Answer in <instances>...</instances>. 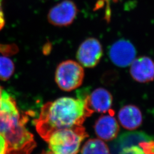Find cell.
I'll return each instance as SVG.
<instances>
[{"instance_id": "obj_1", "label": "cell", "mask_w": 154, "mask_h": 154, "mask_svg": "<svg viewBox=\"0 0 154 154\" xmlns=\"http://www.w3.org/2000/svg\"><path fill=\"white\" fill-rule=\"evenodd\" d=\"M88 95L78 99L65 97L45 103L38 118L34 121L41 137L48 142L56 131L82 126L94 112L88 105Z\"/></svg>"}, {"instance_id": "obj_2", "label": "cell", "mask_w": 154, "mask_h": 154, "mask_svg": "<svg viewBox=\"0 0 154 154\" xmlns=\"http://www.w3.org/2000/svg\"><path fill=\"white\" fill-rule=\"evenodd\" d=\"M29 116L21 114L16 100L3 90L0 97V134L6 143V154H31L37 144L26 127Z\"/></svg>"}, {"instance_id": "obj_3", "label": "cell", "mask_w": 154, "mask_h": 154, "mask_svg": "<svg viewBox=\"0 0 154 154\" xmlns=\"http://www.w3.org/2000/svg\"><path fill=\"white\" fill-rule=\"evenodd\" d=\"M88 137L82 126H77L56 131L47 142L54 154H77L83 140Z\"/></svg>"}, {"instance_id": "obj_4", "label": "cell", "mask_w": 154, "mask_h": 154, "mask_svg": "<svg viewBox=\"0 0 154 154\" xmlns=\"http://www.w3.org/2000/svg\"><path fill=\"white\" fill-rule=\"evenodd\" d=\"M84 76L85 72L81 64L72 60H67L57 66L55 82L61 90L70 91L82 85Z\"/></svg>"}, {"instance_id": "obj_5", "label": "cell", "mask_w": 154, "mask_h": 154, "mask_svg": "<svg viewBox=\"0 0 154 154\" xmlns=\"http://www.w3.org/2000/svg\"><path fill=\"white\" fill-rule=\"evenodd\" d=\"M77 13L78 9L75 3L70 0H65L50 10L48 20L56 26H67L74 21Z\"/></svg>"}, {"instance_id": "obj_6", "label": "cell", "mask_w": 154, "mask_h": 154, "mask_svg": "<svg viewBox=\"0 0 154 154\" xmlns=\"http://www.w3.org/2000/svg\"><path fill=\"white\" fill-rule=\"evenodd\" d=\"M103 55V49L98 39L90 38L84 41L77 51V58L79 63L86 67L97 66Z\"/></svg>"}, {"instance_id": "obj_7", "label": "cell", "mask_w": 154, "mask_h": 154, "mask_svg": "<svg viewBox=\"0 0 154 154\" xmlns=\"http://www.w3.org/2000/svg\"><path fill=\"white\" fill-rule=\"evenodd\" d=\"M137 51L131 42L121 39L111 45L109 57L111 62L116 66L126 67L131 65L136 57Z\"/></svg>"}, {"instance_id": "obj_8", "label": "cell", "mask_w": 154, "mask_h": 154, "mask_svg": "<svg viewBox=\"0 0 154 154\" xmlns=\"http://www.w3.org/2000/svg\"><path fill=\"white\" fill-rule=\"evenodd\" d=\"M130 73L134 80L147 83L154 80V61L149 57H139L130 65Z\"/></svg>"}, {"instance_id": "obj_9", "label": "cell", "mask_w": 154, "mask_h": 154, "mask_svg": "<svg viewBox=\"0 0 154 154\" xmlns=\"http://www.w3.org/2000/svg\"><path fill=\"white\" fill-rule=\"evenodd\" d=\"M94 130L97 135L100 139L106 141H110L118 135L119 131V126L114 116V112L111 110L109 114L101 116L94 125Z\"/></svg>"}, {"instance_id": "obj_10", "label": "cell", "mask_w": 154, "mask_h": 154, "mask_svg": "<svg viewBox=\"0 0 154 154\" xmlns=\"http://www.w3.org/2000/svg\"><path fill=\"white\" fill-rule=\"evenodd\" d=\"M118 119L122 126L128 130H135L143 122L141 110L137 106L127 105L122 107L118 112Z\"/></svg>"}, {"instance_id": "obj_11", "label": "cell", "mask_w": 154, "mask_h": 154, "mask_svg": "<svg viewBox=\"0 0 154 154\" xmlns=\"http://www.w3.org/2000/svg\"><path fill=\"white\" fill-rule=\"evenodd\" d=\"M88 103L94 112L105 113L109 111L112 105V96L104 88H98L88 95Z\"/></svg>"}, {"instance_id": "obj_12", "label": "cell", "mask_w": 154, "mask_h": 154, "mask_svg": "<svg viewBox=\"0 0 154 154\" xmlns=\"http://www.w3.org/2000/svg\"><path fill=\"white\" fill-rule=\"evenodd\" d=\"M81 154H110L107 145L101 139H90L82 147Z\"/></svg>"}, {"instance_id": "obj_13", "label": "cell", "mask_w": 154, "mask_h": 154, "mask_svg": "<svg viewBox=\"0 0 154 154\" xmlns=\"http://www.w3.org/2000/svg\"><path fill=\"white\" fill-rule=\"evenodd\" d=\"M15 69L14 64L10 58L0 56V80L6 81L13 75Z\"/></svg>"}, {"instance_id": "obj_14", "label": "cell", "mask_w": 154, "mask_h": 154, "mask_svg": "<svg viewBox=\"0 0 154 154\" xmlns=\"http://www.w3.org/2000/svg\"><path fill=\"white\" fill-rule=\"evenodd\" d=\"M139 146L142 149L144 154H154V142H142L139 143Z\"/></svg>"}, {"instance_id": "obj_15", "label": "cell", "mask_w": 154, "mask_h": 154, "mask_svg": "<svg viewBox=\"0 0 154 154\" xmlns=\"http://www.w3.org/2000/svg\"><path fill=\"white\" fill-rule=\"evenodd\" d=\"M6 148L7 146L5 140L0 134V154H6Z\"/></svg>"}, {"instance_id": "obj_16", "label": "cell", "mask_w": 154, "mask_h": 154, "mask_svg": "<svg viewBox=\"0 0 154 154\" xmlns=\"http://www.w3.org/2000/svg\"><path fill=\"white\" fill-rule=\"evenodd\" d=\"M5 23V19H4V13H3L2 6H1V0H0V30L4 28Z\"/></svg>"}, {"instance_id": "obj_17", "label": "cell", "mask_w": 154, "mask_h": 154, "mask_svg": "<svg viewBox=\"0 0 154 154\" xmlns=\"http://www.w3.org/2000/svg\"><path fill=\"white\" fill-rule=\"evenodd\" d=\"M54 154L53 152L50 151V152H43L42 154Z\"/></svg>"}, {"instance_id": "obj_18", "label": "cell", "mask_w": 154, "mask_h": 154, "mask_svg": "<svg viewBox=\"0 0 154 154\" xmlns=\"http://www.w3.org/2000/svg\"><path fill=\"white\" fill-rule=\"evenodd\" d=\"M3 89H2V88L1 87V86H0V97L1 96V95H2V92H3Z\"/></svg>"}, {"instance_id": "obj_19", "label": "cell", "mask_w": 154, "mask_h": 154, "mask_svg": "<svg viewBox=\"0 0 154 154\" xmlns=\"http://www.w3.org/2000/svg\"><path fill=\"white\" fill-rule=\"evenodd\" d=\"M105 1H106L107 3H109V1H111V0H105Z\"/></svg>"}]
</instances>
